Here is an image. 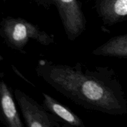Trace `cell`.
<instances>
[{"mask_svg":"<svg viewBox=\"0 0 127 127\" xmlns=\"http://www.w3.org/2000/svg\"><path fill=\"white\" fill-rule=\"evenodd\" d=\"M37 76L74 104L110 115L127 113V100L116 73L109 66H86L56 63L41 59Z\"/></svg>","mask_w":127,"mask_h":127,"instance_id":"6da1fadb","label":"cell"},{"mask_svg":"<svg viewBox=\"0 0 127 127\" xmlns=\"http://www.w3.org/2000/svg\"><path fill=\"white\" fill-rule=\"evenodd\" d=\"M0 36L8 48L25 53L24 48L30 39L48 46L55 43L54 35L22 17L6 16L0 22Z\"/></svg>","mask_w":127,"mask_h":127,"instance_id":"7a4b0ae2","label":"cell"},{"mask_svg":"<svg viewBox=\"0 0 127 127\" xmlns=\"http://www.w3.org/2000/svg\"><path fill=\"white\" fill-rule=\"evenodd\" d=\"M38 6L49 9L55 6L64 32L70 41H74L86 31L87 20L79 0H34Z\"/></svg>","mask_w":127,"mask_h":127,"instance_id":"3957f363","label":"cell"},{"mask_svg":"<svg viewBox=\"0 0 127 127\" xmlns=\"http://www.w3.org/2000/svg\"><path fill=\"white\" fill-rule=\"evenodd\" d=\"M14 95L27 127H60V119L47 110L43 104H38L20 89H15Z\"/></svg>","mask_w":127,"mask_h":127,"instance_id":"277c9868","label":"cell"},{"mask_svg":"<svg viewBox=\"0 0 127 127\" xmlns=\"http://www.w3.org/2000/svg\"><path fill=\"white\" fill-rule=\"evenodd\" d=\"M94 9L105 26L127 20V0H94Z\"/></svg>","mask_w":127,"mask_h":127,"instance_id":"5b68a950","label":"cell"},{"mask_svg":"<svg viewBox=\"0 0 127 127\" xmlns=\"http://www.w3.org/2000/svg\"><path fill=\"white\" fill-rule=\"evenodd\" d=\"M0 120L7 127H24L11 89L3 80L0 82Z\"/></svg>","mask_w":127,"mask_h":127,"instance_id":"8992f818","label":"cell"},{"mask_svg":"<svg viewBox=\"0 0 127 127\" xmlns=\"http://www.w3.org/2000/svg\"><path fill=\"white\" fill-rule=\"evenodd\" d=\"M42 104L47 110L53 114L67 126L74 127H85L82 119L72 111L69 107L61 104L48 94L42 93Z\"/></svg>","mask_w":127,"mask_h":127,"instance_id":"52a82bcc","label":"cell"},{"mask_svg":"<svg viewBox=\"0 0 127 127\" xmlns=\"http://www.w3.org/2000/svg\"><path fill=\"white\" fill-rule=\"evenodd\" d=\"M92 54L100 57L127 58V33L112 37L94 49Z\"/></svg>","mask_w":127,"mask_h":127,"instance_id":"ba28073f","label":"cell"},{"mask_svg":"<svg viewBox=\"0 0 127 127\" xmlns=\"http://www.w3.org/2000/svg\"><path fill=\"white\" fill-rule=\"evenodd\" d=\"M2 1H3V2H6V1H7V0H2Z\"/></svg>","mask_w":127,"mask_h":127,"instance_id":"9c48e42d","label":"cell"}]
</instances>
